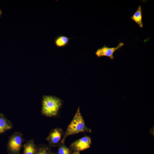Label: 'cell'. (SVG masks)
<instances>
[{"label":"cell","mask_w":154,"mask_h":154,"mask_svg":"<svg viewBox=\"0 0 154 154\" xmlns=\"http://www.w3.org/2000/svg\"><path fill=\"white\" fill-rule=\"evenodd\" d=\"M91 129L86 125L78 107L72 121L64 133L61 143H64L68 136L82 132H91Z\"/></svg>","instance_id":"obj_1"},{"label":"cell","mask_w":154,"mask_h":154,"mask_svg":"<svg viewBox=\"0 0 154 154\" xmlns=\"http://www.w3.org/2000/svg\"><path fill=\"white\" fill-rule=\"evenodd\" d=\"M62 105L61 100L58 98L50 96L42 97L41 113L47 117L56 116Z\"/></svg>","instance_id":"obj_2"},{"label":"cell","mask_w":154,"mask_h":154,"mask_svg":"<svg viewBox=\"0 0 154 154\" xmlns=\"http://www.w3.org/2000/svg\"><path fill=\"white\" fill-rule=\"evenodd\" d=\"M23 137L22 134L18 132L14 133L10 137L7 144L9 154H19L22 146Z\"/></svg>","instance_id":"obj_3"},{"label":"cell","mask_w":154,"mask_h":154,"mask_svg":"<svg viewBox=\"0 0 154 154\" xmlns=\"http://www.w3.org/2000/svg\"><path fill=\"white\" fill-rule=\"evenodd\" d=\"M64 134L61 128H55L50 131L46 140L50 146L56 147L58 146L61 143Z\"/></svg>","instance_id":"obj_4"},{"label":"cell","mask_w":154,"mask_h":154,"mask_svg":"<svg viewBox=\"0 0 154 154\" xmlns=\"http://www.w3.org/2000/svg\"><path fill=\"white\" fill-rule=\"evenodd\" d=\"M91 144L90 137L88 136H85L73 142L70 147L75 151L79 152L90 148Z\"/></svg>","instance_id":"obj_5"},{"label":"cell","mask_w":154,"mask_h":154,"mask_svg":"<svg viewBox=\"0 0 154 154\" xmlns=\"http://www.w3.org/2000/svg\"><path fill=\"white\" fill-rule=\"evenodd\" d=\"M124 44L123 43L120 42L116 47L112 48L104 45L102 47L97 49L95 53L96 55L98 57L107 56L111 59H113L114 58L113 55L114 52L121 48Z\"/></svg>","instance_id":"obj_6"},{"label":"cell","mask_w":154,"mask_h":154,"mask_svg":"<svg viewBox=\"0 0 154 154\" xmlns=\"http://www.w3.org/2000/svg\"><path fill=\"white\" fill-rule=\"evenodd\" d=\"M23 154H35L37 150V147L34 141L30 140L27 141L23 146Z\"/></svg>","instance_id":"obj_7"},{"label":"cell","mask_w":154,"mask_h":154,"mask_svg":"<svg viewBox=\"0 0 154 154\" xmlns=\"http://www.w3.org/2000/svg\"><path fill=\"white\" fill-rule=\"evenodd\" d=\"M13 127L11 122L2 114H0V133H4Z\"/></svg>","instance_id":"obj_8"},{"label":"cell","mask_w":154,"mask_h":154,"mask_svg":"<svg viewBox=\"0 0 154 154\" xmlns=\"http://www.w3.org/2000/svg\"><path fill=\"white\" fill-rule=\"evenodd\" d=\"M131 19L136 23L140 27L143 28L142 9L141 5L138 6L136 11L131 17Z\"/></svg>","instance_id":"obj_9"},{"label":"cell","mask_w":154,"mask_h":154,"mask_svg":"<svg viewBox=\"0 0 154 154\" xmlns=\"http://www.w3.org/2000/svg\"><path fill=\"white\" fill-rule=\"evenodd\" d=\"M66 36L60 35L58 36L55 39L54 43L58 47H63L67 46L69 43V40L72 38Z\"/></svg>","instance_id":"obj_10"},{"label":"cell","mask_w":154,"mask_h":154,"mask_svg":"<svg viewBox=\"0 0 154 154\" xmlns=\"http://www.w3.org/2000/svg\"><path fill=\"white\" fill-rule=\"evenodd\" d=\"M35 154H54L50 149L46 146H39Z\"/></svg>","instance_id":"obj_11"},{"label":"cell","mask_w":154,"mask_h":154,"mask_svg":"<svg viewBox=\"0 0 154 154\" xmlns=\"http://www.w3.org/2000/svg\"><path fill=\"white\" fill-rule=\"evenodd\" d=\"M58 150V154H70V149L64 145V143H60Z\"/></svg>","instance_id":"obj_12"},{"label":"cell","mask_w":154,"mask_h":154,"mask_svg":"<svg viewBox=\"0 0 154 154\" xmlns=\"http://www.w3.org/2000/svg\"><path fill=\"white\" fill-rule=\"evenodd\" d=\"M72 154H80L78 151H75Z\"/></svg>","instance_id":"obj_13"},{"label":"cell","mask_w":154,"mask_h":154,"mask_svg":"<svg viewBox=\"0 0 154 154\" xmlns=\"http://www.w3.org/2000/svg\"><path fill=\"white\" fill-rule=\"evenodd\" d=\"M2 14V11L0 9V17Z\"/></svg>","instance_id":"obj_14"}]
</instances>
